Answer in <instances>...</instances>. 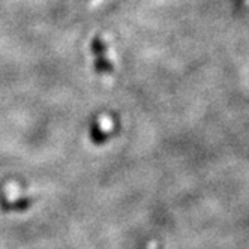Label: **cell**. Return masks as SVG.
<instances>
[{"mask_svg":"<svg viewBox=\"0 0 249 249\" xmlns=\"http://www.w3.org/2000/svg\"><path fill=\"white\" fill-rule=\"evenodd\" d=\"M92 51H93L96 72L104 78H110L114 74V66L108 54V45H107V42L101 36H96L92 41Z\"/></svg>","mask_w":249,"mask_h":249,"instance_id":"1","label":"cell"},{"mask_svg":"<svg viewBox=\"0 0 249 249\" xmlns=\"http://www.w3.org/2000/svg\"><path fill=\"white\" fill-rule=\"evenodd\" d=\"M242 2H243L245 5H249V0H242Z\"/></svg>","mask_w":249,"mask_h":249,"instance_id":"2","label":"cell"}]
</instances>
